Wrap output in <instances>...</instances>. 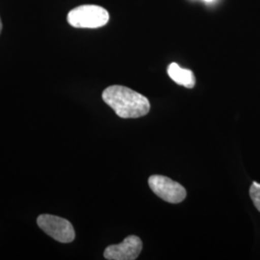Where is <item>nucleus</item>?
<instances>
[{"mask_svg":"<svg viewBox=\"0 0 260 260\" xmlns=\"http://www.w3.org/2000/svg\"><path fill=\"white\" fill-rule=\"evenodd\" d=\"M103 100L122 119H137L149 114L150 109L145 95L121 85L107 87L103 91Z\"/></svg>","mask_w":260,"mask_h":260,"instance_id":"nucleus-1","label":"nucleus"},{"mask_svg":"<svg viewBox=\"0 0 260 260\" xmlns=\"http://www.w3.org/2000/svg\"><path fill=\"white\" fill-rule=\"evenodd\" d=\"M107 10L98 5H81L68 14V22L75 28H100L107 24Z\"/></svg>","mask_w":260,"mask_h":260,"instance_id":"nucleus-2","label":"nucleus"},{"mask_svg":"<svg viewBox=\"0 0 260 260\" xmlns=\"http://www.w3.org/2000/svg\"><path fill=\"white\" fill-rule=\"evenodd\" d=\"M39 228L60 243H71L75 238V232L71 222L64 218L49 214L40 215L37 218Z\"/></svg>","mask_w":260,"mask_h":260,"instance_id":"nucleus-3","label":"nucleus"},{"mask_svg":"<svg viewBox=\"0 0 260 260\" xmlns=\"http://www.w3.org/2000/svg\"><path fill=\"white\" fill-rule=\"evenodd\" d=\"M152 192L170 204H179L186 198L185 188L177 181L164 176L154 175L149 178Z\"/></svg>","mask_w":260,"mask_h":260,"instance_id":"nucleus-4","label":"nucleus"},{"mask_svg":"<svg viewBox=\"0 0 260 260\" xmlns=\"http://www.w3.org/2000/svg\"><path fill=\"white\" fill-rule=\"evenodd\" d=\"M143 243L138 236L129 235L123 241L108 246L104 251V257L108 260H134L139 256Z\"/></svg>","mask_w":260,"mask_h":260,"instance_id":"nucleus-5","label":"nucleus"},{"mask_svg":"<svg viewBox=\"0 0 260 260\" xmlns=\"http://www.w3.org/2000/svg\"><path fill=\"white\" fill-rule=\"evenodd\" d=\"M168 75L173 81L186 88H194L196 84L195 75L192 71L182 69L177 63H172L168 66Z\"/></svg>","mask_w":260,"mask_h":260,"instance_id":"nucleus-6","label":"nucleus"},{"mask_svg":"<svg viewBox=\"0 0 260 260\" xmlns=\"http://www.w3.org/2000/svg\"><path fill=\"white\" fill-rule=\"evenodd\" d=\"M250 196L256 209L260 212V183L253 181L250 188Z\"/></svg>","mask_w":260,"mask_h":260,"instance_id":"nucleus-7","label":"nucleus"},{"mask_svg":"<svg viewBox=\"0 0 260 260\" xmlns=\"http://www.w3.org/2000/svg\"><path fill=\"white\" fill-rule=\"evenodd\" d=\"M1 30H2V22H1V19H0V33H1Z\"/></svg>","mask_w":260,"mask_h":260,"instance_id":"nucleus-8","label":"nucleus"},{"mask_svg":"<svg viewBox=\"0 0 260 260\" xmlns=\"http://www.w3.org/2000/svg\"><path fill=\"white\" fill-rule=\"evenodd\" d=\"M206 2H211V1H213V0H205Z\"/></svg>","mask_w":260,"mask_h":260,"instance_id":"nucleus-9","label":"nucleus"}]
</instances>
